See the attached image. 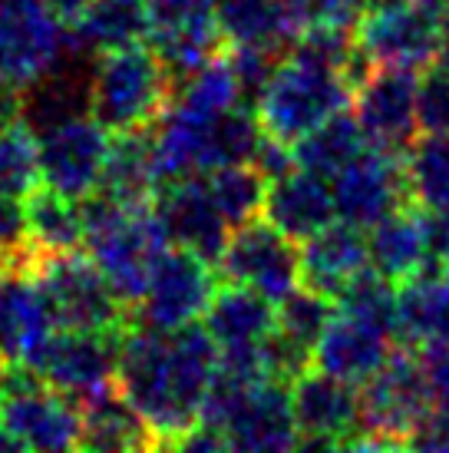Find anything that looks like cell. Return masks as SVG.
I'll return each instance as SVG.
<instances>
[{
	"label": "cell",
	"instance_id": "obj_1",
	"mask_svg": "<svg viewBox=\"0 0 449 453\" xmlns=\"http://www.w3.org/2000/svg\"><path fill=\"white\" fill-rule=\"evenodd\" d=\"M215 365L218 344L195 321L175 331L133 321L119 338L116 388L146 420L156 447H172L199 424Z\"/></svg>",
	"mask_w": 449,
	"mask_h": 453
},
{
	"label": "cell",
	"instance_id": "obj_2",
	"mask_svg": "<svg viewBox=\"0 0 449 453\" xmlns=\"http://www.w3.org/2000/svg\"><path fill=\"white\" fill-rule=\"evenodd\" d=\"M80 215H83V249L100 265V272L126 302V308L136 311L152 265L169 249V239L159 219L152 215V205L149 202L126 205L103 192H89L87 199H80Z\"/></svg>",
	"mask_w": 449,
	"mask_h": 453
},
{
	"label": "cell",
	"instance_id": "obj_3",
	"mask_svg": "<svg viewBox=\"0 0 449 453\" xmlns=\"http://www.w3.org/2000/svg\"><path fill=\"white\" fill-rule=\"evenodd\" d=\"M350 100H354V83L344 70L308 53L287 50L255 103V116L264 133L294 146L304 133L347 110Z\"/></svg>",
	"mask_w": 449,
	"mask_h": 453
},
{
	"label": "cell",
	"instance_id": "obj_4",
	"mask_svg": "<svg viewBox=\"0 0 449 453\" xmlns=\"http://www.w3.org/2000/svg\"><path fill=\"white\" fill-rule=\"evenodd\" d=\"M361 427L340 450H393L407 447L416 424L433 411L423 357L413 348H393L387 361L357 388Z\"/></svg>",
	"mask_w": 449,
	"mask_h": 453
},
{
	"label": "cell",
	"instance_id": "obj_5",
	"mask_svg": "<svg viewBox=\"0 0 449 453\" xmlns=\"http://www.w3.org/2000/svg\"><path fill=\"white\" fill-rule=\"evenodd\" d=\"M172 93V80L149 43L106 50L89 73V116L110 133L152 127Z\"/></svg>",
	"mask_w": 449,
	"mask_h": 453
},
{
	"label": "cell",
	"instance_id": "obj_6",
	"mask_svg": "<svg viewBox=\"0 0 449 453\" xmlns=\"http://www.w3.org/2000/svg\"><path fill=\"white\" fill-rule=\"evenodd\" d=\"M43 298L50 304L57 327H83V331H126L133 325V311L112 291L100 265L89 258V252L40 255L34 265Z\"/></svg>",
	"mask_w": 449,
	"mask_h": 453
},
{
	"label": "cell",
	"instance_id": "obj_7",
	"mask_svg": "<svg viewBox=\"0 0 449 453\" xmlns=\"http://www.w3.org/2000/svg\"><path fill=\"white\" fill-rule=\"evenodd\" d=\"M0 430L20 450H80L76 403L27 365H7L0 378Z\"/></svg>",
	"mask_w": 449,
	"mask_h": 453
},
{
	"label": "cell",
	"instance_id": "obj_8",
	"mask_svg": "<svg viewBox=\"0 0 449 453\" xmlns=\"http://www.w3.org/2000/svg\"><path fill=\"white\" fill-rule=\"evenodd\" d=\"M446 7L449 0H400L390 7H374L354 27L357 47L370 66L426 70L437 57Z\"/></svg>",
	"mask_w": 449,
	"mask_h": 453
},
{
	"label": "cell",
	"instance_id": "obj_9",
	"mask_svg": "<svg viewBox=\"0 0 449 453\" xmlns=\"http://www.w3.org/2000/svg\"><path fill=\"white\" fill-rule=\"evenodd\" d=\"M123 331H83V327H53L47 341L30 354L27 367L47 388L80 401L93 390L116 384Z\"/></svg>",
	"mask_w": 449,
	"mask_h": 453
},
{
	"label": "cell",
	"instance_id": "obj_10",
	"mask_svg": "<svg viewBox=\"0 0 449 453\" xmlns=\"http://www.w3.org/2000/svg\"><path fill=\"white\" fill-rule=\"evenodd\" d=\"M215 265L218 278L258 291L271 304H278L301 285L298 242L281 235L262 215L228 232V242Z\"/></svg>",
	"mask_w": 449,
	"mask_h": 453
},
{
	"label": "cell",
	"instance_id": "obj_11",
	"mask_svg": "<svg viewBox=\"0 0 449 453\" xmlns=\"http://www.w3.org/2000/svg\"><path fill=\"white\" fill-rule=\"evenodd\" d=\"M215 288H218V272L212 265L188 249L169 245L152 265L146 291L133 315L139 325L175 331L205 315Z\"/></svg>",
	"mask_w": 449,
	"mask_h": 453
},
{
	"label": "cell",
	"instance_id": "obj_12",
	"mask_svg": "<svg viewBox=\"0 0 449 453\" xmlns=\"http://www.w3.org/2000/svg\"><path fill=\"white\" fill-rule=\"evenodd\" d=\"M70 50L43 0H0V87L24 93Z\"/></svg>",
	"mask_w": 449,
	"mask_h": 453
},
{
	"label": "cell",
	"instance_id": "obj_13",
	"mask_svg": "<svg viewBox=\"0 0 449 453\" xmlns=\"http://www.w3.org/2000/svg\"><path fill=\"white\" fill-rule=\"evenodd\" d=\"M331 196H334L337 219L367 232L384 215L410 202L407 173H403V152L380 150V146L367 142L331 179Z\"/></svg>",
	"mask_w": 449,
	"mask_h": 453
},
{
	"label": "cell",
	"instance_id": "obj_14",
	"mask_svg": "<svg viewBox=\"0 0 449 453\" xmlns=\"http://www.w3.org/2000/svg\"><path fill=\"white\" fill-rule=\"evenodd\" d=\"M110 136V129L89 113L37 133L40 182L66 199H87L89 192H96Z\"/></svg>",
	"mask_w": 449,
	"mask_h": 453
},
{
	"label": "cell",
	"instance_id": "obj_15",
	"mask_svg": "<svg viewBox=\"0 0 449 453\" xmlns=\"http://www.w3.org/2000/svg\"><path fill=\"white\" fill-rule=\"evenodd\" d=\"M416 83L420 70L407 66H374L354 89V116L370 146L407 152L416 127Z\"/></svg>",
	"mask_w": 449,
	"mask_h": 453
},
{
	"label": "cell",
	"instance_id": "obj_16",
	"mask_svg": "<svg viewBox=\"0 0 449 453\" xmlns=\"http://www.w3.org/2000/svg\"><path fill=\"white\" fill-rule=\"evenodd\" d=\"M152 215L159 219L165 239L175 249H188L209 265L218 262L232 226L215 205L205 176H186L163 182L152 196Z\"/></svg>",
	"mask_w": 449,
	"mask_h": 453
},
{
	"label": "cell",
	"instance_id": "obj_17",
	"mask_svg": "<svg viewBox=\"0 0 449 453\" xmlns=\"http://www.w3.org/2000/svg\"><path fill=\"white\" fill-rule=\"evenodd\" d=\"M291 403L298 420L301 447H331L340 450L361 427L357 388L331 378L317 367L291 380Z\"/></svg>",
	"mask_w": 449,
	"mask_h": 453
},
{
	"label": "cell",
	"instance_id": "obj_18",
	"mask_svg": "<svg viewBox=\"0 0 449 453\" xmlns=\"http://www.w3.org/2000/svg\"><path fill=\"white\" fill-rule=\"evenodd\" d=\"M224 450H291L301 447L291 384L264 378L238 401L222 427Z\"/></svg>",
	"mask_w": 449,
	"mask_h": 453
},
{
	"label": "cell",
	"instance_id": "obj_19",
	"mask_svg": "<svg viewBox=\"0 0 449 453\" xmlns=\"http://www.w3.org/2000/svg\"><path fill=\"white\" fill-rule=\"evenodd\" d=\"M397 334L390 327L334 308L321 341L314 344V367L331 378L361 388L393 351Z\"/></svg>",
	"mask_w": 449,
	"mask_h": 453
},
{
	"label": "cell",
	"instance_id": "obj_20",
	"mask_svg": "<svg viewBox=\"0 0 449 453\" xmlns=\"http://www.w3.org/2000/svg\"><path fill=\"white\" fill-rule=\"evenodd\" d=\"M301 285L337 302L370 268L367 232L350 222H331L317 235L301 242Z\"/></svg>",
	"mask_w": 449,
	"mask_h": 453
},
{
	"label": "cell",
	"instance_id": "obj_21",
	"mask_svg": "<svg viewBox=\"0 0 449 453\" xmlns=\"http://www.w3.org/2000/svg\"><path fill=\"white\" fill-rule=\"evenodd\" d=\"M262 219L287 235L291 242H304L317 235L337 219L334 196L324 176H314L308 169H291L285 176L268 182L264 189Z\"/></svg>",
	"mask_w": 449,
	"mask_h": 453
},
{
	"label": "cell",
	"instance_id": "obj_22",
	"mask_svg": "<svg viewBox=\"0 0 449 453\" xmlns=\"http://www.w3.org/2000/svg\"><path fill=\"white\" fill-rule=\"evenodd\" d=\"M367 252H370V268L393 285L433 272L437 258L430 252L423 209L416 202H407L374 222L367 228Z\"/></svg>",
	"mask_w": 449,
	"mask_h": 453
},
{
	"label": "cell",
	"instance_id": "obj_23",
	"mask_svg": "<svg viewBox=\"0 0 449 453\" xmlns=\"http://www.w3.org/2000/svg\"><path fill=\"white\" fill-rule=\"evenodd\" d=\"M57 321L34 275H0V354L7 365H27Z\"/></svg>",
	"mask_w": 449,
	"mask_h": 453
},
{
	"label": "cell",
	"instance_id": "obj_24",
	"mask_svg": "<svg viewBox=\"0 0 449 453\" xmlns=\"http://www.w3.org/2000/svg\"><path fill=\"white\" fill-rule=\"evenodd\" d=\"M80 450H156V437L119 388H100L80 397Z\"/></svg>",
	"mask_w": 449,
	"mask_h": 453
},
{
	"label": "cell",
	"instance_id": "obj_25",
	"mask_svg": "<svg viewBox=\"0 0 449 453\" xmlns=\"http://www.w3.org/2000/svg\"><path fill=\"white\" fill-rule=\"evenodd\" d=\"M215 24L228 47L275 53L291 50L301 34L287 0H215Z\"/></svg>",
	"mask_w": 449,
	"mask_h": 453
},
{
	"label": "cell",
	"instance_id": "obj_26",
	"mask_svg": "<svg viewBox=\"0 0 449 453\" xmlns=\"http://www.w3.org/2000/svg\"><path fill=\"white\" fill-rule=\"evenodd\" d=\"M159 186L163 182H159V169H156L152 127L112 133L96 192L126 202V205H146L152 202Z\"/></svg>",
	"mask_w": 449,
	"mask_h": 453
},
{
	"label": "cell",
	"instance_id": "obj_27",
	"mask_svg": "<svg viewBox=\"0 0 449 453\" xmlns=\"http://www.w3.org/2000/svg\"><path fill=\"white\" fill-rule=\"evenodd\" d=\"M202 321H205L202 327L218 344V351H224V348H258L275 331V304L258 291L245 288V285L224 281L222 288H215Z\"/></svg>",
	"mask_w": 449,
	"mask_h": 453
},
{
	"label": "cell",
	"instance_id": "obj_28",
	"mask_svg": "<svg viewBox=\"0 0 449 453\" xmlns=\"http://www.w3.org/2000/svg\"><path fill=\"white\" fill-rule=\"evenodd\" d=\"M397 338L413 348H443L449 344V278L423 275L397 285Z\"/></svg>",
	"mask_w": 449,
	"mask_h": 453
},
{
	"label": "cell",
	"instance_id": "obj_29",
	"mask_svg": "<svg viewBox=\"0 0 449 453\" xmlns=\"http://www.w3.org/2000/svg\"><path fill=\"white\" fill-rule=\"evenodd\" d=\"M146 37H149L146 0H89L80 27L73 34H66L70 43L89 53L136 47V43H146Z\"/></svg>",
	"mask_w": 449,
	"mask_h": 453
},
{
	"label": "cell",
	"instance_id": "obj_30",
	"mask_svg": "<svg viewBox=\"0 0 449 453\" xmlns=\"http://www.w3.org/2000/svg\"><path fill=\"white\" fill-rule=\"evenodd\" d=\"M24 215L30 242L40 255L83 249V215L76 199H66L40 182L37 189L24 196Z\"/></svg>",
	"mask_w": 449,
	"mask_h": 453
},
{
	"label": "cell",
	"instance_id": "obj_31",
	"mask_svg": "<svg viewBox=\"0 0 449 453\" xmlns=\"http://www.w3.org/2000/svg\"><path fill=\"white\" fill-rule=\"evenodd\" d=\"M363 146H367V139H363L357 116L340 110L331 119H324L321 127H314L311 133H304L291 150H294L298 169H308L314 176L334 179Z\"/></svg>",
	"mask_w": 449,
	"mask_h": 453
},
{
	"label": "cell",
	"instance_id": "obj_32",
	"mask_svg": "<svg viewBox=\"0 0 449 453\" xmlns=\"http://www.w3.org/2000/svg\"><path fill=\"white\" fill-rule=\"evenodd\" d=\"M410 202L430 212H449V133H423L403 152Z\"/></svg>",
	"mask_w": 449,
	"mask_h": 453
},
{
	"label": "cell",
	"instance_id": "obj_33",
	"mask_svg": "<svg viewBox=\"0 0 449 453\" xmlns=\"http://www.w3.org/2000/svg\"><path fill=\"white\" fill-rule=\"evenodd\" d=\"M205 182H209L215 205L222 209L224 222L232 228L245 226V222L262 215L268 182H264L248 163L212 169V173H205Z\"/></svg>",
	"mask_w": 449,
	"mask_h": 453
},
{
	"label": "cell",
	"instance_id": "obj_34",
	"mask_svg": "<svg viewBox=\"0 0 449 453\" xmlns=\"http://www.w3.org/2000/svg\"><path fill=\"white\" fill-rule=\"evenodd\" d=\"M40 186L37 133L24 119L0 127V196L24 199Z\"/></svg>",
	"mask_w": 449,
	"mask_h": 453
},
{
	"label": "cell",
	"instance_id": "obj_35",
	"mask_svg": "<svg viewBox=\"0 0 449 453\" xmlns=\"http://www.w3.org/2000/svg\"><path fill=\"white\" fill-rule=\"evenodd\" d=\"M331 315H334V302H331V298L298 285L291 295H285V298L278 302L275 331L281 338L291 341V344H298V348L314 354V344L321 341Z\"/></svg>",
	"mask_w": 449,
	"mask_h": 453
},
{
	"label": "cell",
	"instance_id": "obj_36",
	"mask_svg": "<svg viewBox=\"0 0 449 453\" xmlns=\"http://www.w3.org/2000/svg\"><path fill=\"white\" fill-rule=\"evenodd\" d=\"M40 252L27 232L24 199L0 196V275H34Z\"/></svg>",
	"mask_w": 449,
	"mask_h": 453
},
{
	"label": "cell",
	"instance_id": "obj_37",
	"mask_svg": "<svg viewBox=\"0 0 449 453\" xmlns=\"http://www.w3.org/2000/svg\"><path fill=\"white\" fill-rule=\"evenodd\" d=\"M416 127L420 133H449V70L426 66L416 83Z\"/></svg>",
	"mask_w": 449,
	"mask_h": 453
},
{
	"label": "cell",
	"instance_id": "obj_38",
	"mask_svg": "<svg viewBox=\"0 0 449 453\" xmlns=\"http://www.w3.org/2000/svg\"><path fill=\"white\" fill-rule=\"evenodd\" d=\"M146 7H149V37L215 24V0H146Z\"/></svg>",
	"mask_w": 449,
	"mask_h": 453
},
{
	"label": "cell",
	"instance_id": "obj_39",
	"mask_svg": "<svg viewBox=\"0 0 449 453\" xmlns=\"http://www.w3.org/2000/svg\"><path fill=\"white\" fill-rule=\"evenodd\" d=\"M301 30L308 27H354L367 13V0H287Z\"/></svg>",
	"mask_w": 449,
	"mask_h": 453
},
{
	"label": "cell",
	"instance_id": "obj_40",
	"mask_svg": "<svg viewBox=\"0 0 449 453\" xmlns=\"http://www.w3.org/2000/svg\"><path fill=\"white\" fill-rule=\"evenodd\" d=\"M248 165L264 179V182H271V179L291 173L298 163H294V150H291V142L275 139L271 133H262L258 146H255V152H251Z\"/></svg>",
	"mask_w": 449,
	"mask_h": 453
},
{
	"label": "cell",
	"instance_id": "obj_41",
	"mask_svg": "<svg viewBox=\"0 0 449 453\" xmlns=\"http://www.w3.org/2000/svg\"><path fill=\"white\" fill-rule=\"evenodd\" d=\"M420 357H423L433 411L449 417V344H443V348H426V351H420Z\"/></svg>",
	"mask_w": 449,
	"mask_h": 453
},
{
	"label": "cell",
	"instance_id": "obj_42",
	"mask_svg": "<svg viewBox=\"0 0 449 453\" xmlns=\"http://www.w3.org/2000/svg\"><path fill=\"white\" fill-rule=\"evenodd\" d=\"M407 447H413V450H449V417L430 411L407 437Z\"/></svg>",
	"mask_w": 449,
	"mask_h": 453
},
{
	"label": "cell",
	"instance_id": "obj_43",
	"mask_svg": "<svg viewBox=\"0 0 449 453\" xmlns=\"http://www.w3.org/2000/svg\"><path fill=\"white\" fill-rule=\"evenodd\" d=\"M43 7L50 11V17L63 27V34H73L83 13H87L89 0H43Z\"/></svg>",
	"mask_w": 449,
	"mask_h": 453
},
{
	"label": "cell",
	"instance_id": "obj_44",
	"mask_svg": "<svg viewBox=\"0 0 449 453\" xmlns=\"http://www.w3.org/2000/svg\"><path fill=\"white\" fill-rule=\"evenodd\" d=\"M430 66H443V70H449V7H446V17H443V27H439L437 57H433V64Z\"/></svg>",
	"mask_w": 449,
	"mask_h": 453
},
{
	"label": "cell",
	"instance_id": "obj_45",
	"mask_svg": "<svg viewBox=\"0 0 449 453\" xmlns=\"http://www.w3.org/2000/svg\"><path fill=\"white\" fill-rule=\"evenodd\" d=\"M390 4H400V0H367V11H374V7H390Z\"/></svg>",
	"mask_w": 449,
	"mask_h": 453
},
{
	"label": "cell",
	"instance_id": "obj_46",
	"mask_svg": "<svg viewBox=\"0 0 449 453\" xmlns=\"http://www.w3.org/2000/svg\"><path fill=\"white\" fill-rule=\"evenodd\" d=\"M439 265H443V275L449 278V249H446V255H443V262H439Z\"/></svg>",
	"mask_w": 449,
	"mask_h": 453
},
{
	"label": "cell",
	"instance_id": "obj_47",
	"mask_svg": "<svg viewBox=\"0 0 449 453\" xmlns=\"http://www.w3.org/2000/svg\"><path fill=\"white\" fill-rule=\"evenodd\" d=\"M4 371H7V361H4V354H0V378H4Z\"/></svg>",
	"mask_w": 449,
	"mask_h": 453
},
{
	"label": "cell",
	"instance_id": "obj_48",
	"mask_svg": "<svg viewBox=\"0 0 449 453\" xmlns=\"http://www.w3.org/2000/svg\"><path fill=\"white\" fill-rule=\"evenodd\" d=\"M0 127H4V123H0Z\"/></svg>",
	"mask_w": 449,
	"mask_h": 453
}]
</instances>
